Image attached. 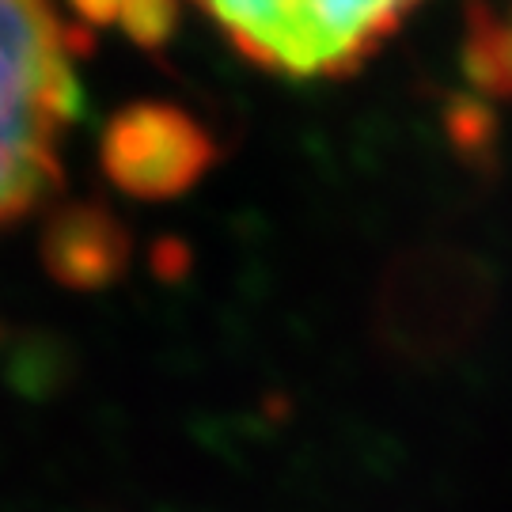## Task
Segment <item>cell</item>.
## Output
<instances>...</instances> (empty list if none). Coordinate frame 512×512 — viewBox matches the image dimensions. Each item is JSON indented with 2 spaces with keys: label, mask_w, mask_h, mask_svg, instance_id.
<instances>
[{
  "label": "cell",
  "mask_w": 512,
  "mask_h": 512,
  "mask_svg": "<svg viewBox=\"0 0 512 512\" xmlns=\"http://www.w3.org/2000/svg\"><path fill=\"white\" fill-rule=\"evenodd\" d=\"M92 27H118L141 50H160L179 27V0H69Z\"/></svg>",
  "instance_id": "obj_6"
},
{
  "label": "cell",
  "mask_w": 512,
  "mask_h": 512,
  "mask_svg": "<svg viewBox=\"0 0 512 512\" xmlns=\"http://www.w3.org/2000/svg\"><path fill=\"white\" fill-rule=\"evenodd\" d=\"M482 4H490L497 16H501V23H505V27L512 31V0H505V4H497V0H482Z\"/></svg>",
  "instance_id": "obj_7"
},
{
  "label": "cell",
  "mask_w": 512,
  "mask_h": 512,
  "mask_svg": "<svg viewBox=\"0 0 512 512\" xmlns=\"http://www.w3.org/2000/svg\"><path fill=\"white\" fill-rule=\"evenodd\" d=\"M251 65L293 80L349 76L421 0H190Z\"/></svg>",
  "instance_id": "obj_2"
},
{
  "label": "cell",
  "mask_w": 512,
  "mask_h": 512,
  "mask_svg": "<svg viewBox=\"0 0 512 512\" xmlns=\"http://www.w3.org/2000/svg\"><path fill=\"white\" fill-rule=\"evenodd\" d=\"M220 148L190 110L141 99L110 118L99 133V167L129 198L164 202L205 179Z\"/></svg>",
  "instance_id": "obj_4"
},
{
  "label": "cell",
  "mask_w": 512,
  "mask_h": 512,
  "mask_svg": "<svg viewBox=\"0 0 512 512\" xmlns=\"http://www.w3.org/2000/svg\"><path fill=\"white\" fill-rule=\"evenodd\" d=\"M490 304L494 277L471 251L414 247L395 258L380 281L376 330L387 349L433 361L467 346Z\"/></svg>",
  "instance_id": "obj_3"
},
{
  "label": "cell",
  "mask_w": 512,
  "mask_h": 512,
  "mask_svg": "<svg viewBox=\"0 0 512 512\" xmlns=\"http://www.w3.org/2000/svg\"><path fill=\"white\" fill-rule=\"evenodd\" d=\"M54 0H0V228L61 186V141L80 110L76 54L92 46Z\"/></svg>",
  "instance_id": "obj_1"
},
{
  "label": "cell",
  "mask_w": 512,
  "mask_h": 512,
  "mask_svg": "<svg viewBox=\"0 0 512 512\" xmlns=\"http://www.w3.org/2000/svg\"><path fill=\"white\" fill-rule=\"evenodd\" d=\"M126 224L99 202H69L46 213L42 228V262L54 281L69 289H99L129 266Z\"/></svg>",
  "instance_id": "obj_5"
}]
</instances>
